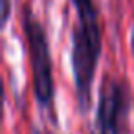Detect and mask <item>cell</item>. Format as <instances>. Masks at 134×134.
<instances>
[{
	"label": "cell",
	"instance_id": "6da1fadb",
	"mask_svg": "<svg viewBox=\"0 0 134 134\" xmlns=\"http://www.w3.org/2000/svg\"><path fill=\"white\" fill-rule=\"evenodd\" d=\"M77 24L72 31V72L79 108L90 107L92 83L101 57V28L94 0H72Z\"/></svg>",
	"mask_w": 134,
	"mask_h": 134
},
{
	"label": "cell",
	"instance_id": "7a4b0ae2",
	"mask_svg": "<svg viewBox=\"0 0 134 134\" xmlns=\"http://www.w3.org/2000/svg\"><path fill=\"white\" fill-rule=\"evenodd\" d=\"M22 30L28 42L33 94L41 107H52L53 103V75H52V55L48 46V37L42 24L33 17L31 8L26 4L22 8Z\"/></svg>",
	"mask_w": 134,
	"mask_h": 134
},
{
	"label": "cell",
	"instance_id": "3957f363",
	"mask_svg": "<svg viewBox=\"0 0 134 134\" xmlns=\"http://www.w3.org/2000/svg\"><path fill=\"white\" fill-rule=\"evenodd\" d=\"M129 112V92L123 81L107 75L99 88L92 134H123Z\"/></svg>",
	"mask_w": 134,
	"mask_h": 134
},
{
	"label": "cell",
	"instance_id": "277c9868",
	"mask_svg": "<svg viewBox=\"0 0 134 134\" xmlns=\"http://www.w3.org/2000/svg\"><path fill=\"white\" fill-rule=\"evenodd\" d=\"M9 11H11L9 0H2V26L8 24V20H9Z\"/></svg>",
	"mask_w": 134,
	"mask_h": 134
},
{
	"label": "cell",
	"instance_id": "5b68a950",
	"mask_svg": "<svg viewBox=\"0 0 134 134\" xmlns=\"http://www.w3.org/2000/svg\"><path fill=\"white\" fill-rule=\"evenodd\" d=\"M130 52H132V59H134V19H132V28H130Z\"/></svg>",
	"mask_w": 134,
	"mask_h": 134
},
{
	"label": "cell",
	"instance_id": "8992f818",
	"mask_svg": "<svg viewBox=\"0 0 134 134\" xmlns=\"http://www.w3.org/2000/svg\"><path fill=\"white\" fill-rule=\"evenodd\" d=\"M35 134H44V132H37V130H35Z\"/></svg>",
	"mask_w": 134,
	"mask_h": 134
}]
</instances>
